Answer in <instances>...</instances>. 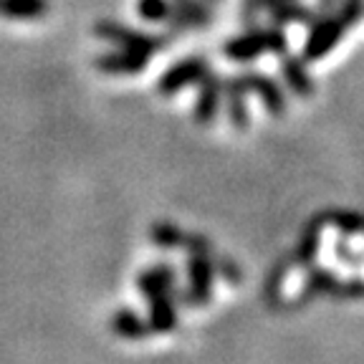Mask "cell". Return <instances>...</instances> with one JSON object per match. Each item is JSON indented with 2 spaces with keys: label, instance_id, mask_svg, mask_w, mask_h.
I'll list each match as a JSON object with an SVG mask.
<instances>
[{
  "label": "cell",
  "instance_id": "obj_13",
  "mask_svg": "<svg viewBox=\"0 0 364 364\" xmlns=\"http://www.w3.org/2000/svg\"><path fill=\"white\" fill-rule=\"evenodd\" d=\"M149 301V316L147 324L149 331H157V334H167L177 326V309H175V296L172 294H157Z\"/></svg>",
  "mask_w": 364,
  "mask_h": 364
},
{
  "label": "cell",
  "instance_id": "obj_12",
  "mask_svg": "<svg viewBox=\"0 0 364 364\" xmlns=\"http://www.w3.org/2000/svg\"><path fill=\"white\" fill-rule=\"evenodd\" d=\"M268 13H271L273 26H281V28L284 26H309L318 18L316 8L304 6L299 0H281L273 8H268Z\"/></svg>",
  "mask_w": 364,
  "mask_h": 364
},
{
  "label": "cell",
  "instance_id": "obj_18",
  "mask_svg": "<svg viewBox=\"0 0 364 364\" xmlns=\"http://www.w3.org/2000/svg\"><path fill=\"white\" fill-rule=\"evenodd\" d=\"M182 230L172 223H154L152 230H149V238L157 248L170 250V248H180L182 245Z\"/></svg>",
  "mask_w": 364,
  "mask_h": 364
},
{
  "label": "cell",
  "instance_id": "obj_19",
  "mask_svg": "<svg viewBox=\"0 0 364 364\" xmlns=\"http://www.w3.org/2000/svg\"><path fill=\"white\" fill-rule=\"evenodd\" d=\"M318 245H321V238H318V225H311L306 233H304L301 245H299V250H296V261L301 263V266H309V263L316 258Z\"/></svg>",
  "mask_w": 364,
  "mask_h": 364
},
{
  "label": "cell",
  "instance_id": "obj_20",
  "mask_svg": "<svg viewBox=\"0 0 364 364\" xmlns=\"http://www.w3.org/2000/svg\"><path fill=\"white\" fill-rule=\"evenodd\" d=\"M326 220L334 228H339L341 233L354 235V233H364V218L354 215V213H331Z\"/></svg>",
  "mask_w": 364,
  "mask_h": 364
},
{
  "label": "cell",
  "instance_id": "obj_7",
  "mask_svg": "<svg viewBox=\"0 0 364 364\" xmlns=\"http://www.w3.org/2000/svg\"><path fill=\"white\" fill-rule=\"evenodd\" d=\"M240 81L248 89V94H256L261 99L268 114H273V117L286 114V94L273 76L261 74V71H245V74H240Z\"/></svg>",
  "mask_w": 364,
  "mask_h": 364
},
{
  "label": "cell",
  "instance_id": "obj_5",
  "mask_svg": "<svg viewBox=\"0 0 364 364\" xmlns=\"http://www.w3.org/2000/svg\"><path fill=\"white\" fill-rule=\"evenodd\" d=\"M210 71V61L205 56H188L182 61L172 63L165 74L157 79V91L162 97H175L177 91L195 86L205 74Z\"/></svg>",
  "mask_w": 364,
  "mask_h": 364
},
{
  "label": "cell",
  "instance_id": "obj_17",
  "mask_svg": "<svg viewBox=\"0 0 364 364\" xmlns=\"http://www.w3.org/2000/svg\"><path fill=\"white\" fill-rule=\"evenodd\" d=\"M306 289H309V294H318V291L336 294V291H339V279H336V273L329 271V268H314L311 263H309Z\"/></svg>",
  "mask_w": 364,
  "mask_h": 364
},
{
  "label": "cell",
  "instance_id": "obj_21",
  "mask_svg": "<svg viewBox=\"0 0 364 364\" xmlns=\"http://www.w3.org/2000/svg\"><path fill=\"white\" fill-rule=\"evenodd\" d=\"M334 253L341 258V261H347L349 266H362V256H359V253H352V250H349L347 245L341 243V240L334 245Z\"/></svg>",
  "mask_w": 364,
  "mask_h": 364
},
{
  "label": "cell",
  "instance_id": "obj_2",
  "mask_svg": "<svg viewBox=\"0 0 364 364\" xmlns=\"http://www.w3.org/2000/svg\"><path fill=\"white\" fill-rule=\"evenodd\" d=\"M347 31H349V23L336 11L321 13L316 21L309 23V33H306V41H304L301 56L306 58V61H318V58L329 56Z\"/></svg>",
  "mask_w": 364,
  "mask_h": 364
},
{
  "label": "cell",
  "instance_id": "obj_6",
  "mask_svg": "<svg viewBox=\"0 0 364 364\" xmlns=\"http://www.w3.org/2000/svg\"><path fill=\"white\" fill-rule=\"evenodd\" d=\"M195 86H198V97H195L193 117L200 127H210L223 107V76L210 68Z\"/></svg>",
  "mask_w": 364,
  "mask_h": 364
},
{
  "label": "cell",
  "instance_id": "obj_16",
  "mask_svg": "<svg viewBox=\"0 0 364 364\" xmlns=\"http://www.w3.org/2000/svg\"><path fill=\"white\" fill-rule=\"evenodd\" d=\"M175 13V0H136V16L147 23H167Z\"/></svg>",
  "mask_w": 364,
  "mask_h": 364
},
{
  "label": "cell",
  "instance_id": "obj_3",
  "mask_svg": "<svg viewBox=\"0 0 364 364\" xmlns=\"http://www.w3.org/2000/svg\"><path fill=\"white\" fill-rule=\"evenodd\" d=\"M94 33L99 36L107 43H114L117 48H132V51H142L147 56L162 51L170 46V33L154 36V33H144V31L129 28V26H122L117 21H99L94 26Z\"/></svg>",
  "mask_w": 364,
  "mask_h": 364
},
{
  "label": "cell",
  "instance_id": "obj_8",
  "mask_svg": "<svg viewBox=\"0 0 364 364\" xmlns=\"http://www.w3.org/2000/svg\"><path fill=\"white\" fill-rule=\"evenodd\" d=\"M136 291L144 299H152L157 294H172L175 299H185V291L177 289V273L167 263H154L152 268L136 276Z\"/></svg>",
  "mask_w": 364,
  "mask_h": 364
},
{
  "label": "cell",
  "instance_id": "obj_15",
  "mask_svg": "<svg viewBox=\"0 0 364 364\" xmlns=\"http://www.w3.org/2000/svg\"><path fill=\"white\" fill-rule=\"evenodd\" d=\"M48 13V0H0V16L11 21H36Z\"/></svg>",
  "mask_w": 364,
  "mask_h": 364
},
{
  "label": "cell",
  "instance_id": "obj_10",
  "mask_svg": "<svg viewBox=\"0 0 364 364\" xmlns=\"http://www.w3.org/2000/svg\"><path fill=\"white\" fill-rule=\"evenodd\" d=\"M149 63V56L142 51H132V48H117V51L102 53L94 58V66L104 74H139Z\"/></svg>",
  "mask_w": 364,
  "mask_h": 364
},
{
  "label": "cell",
  "instance_id": "obj_4",
  "mask_svg": "<svg viewBox=\"0 0 364 364\" xmlns=\"http://www.w3.org/2000/svg\"><path fill=\"white\" fill-rule=\"evenodd\" d=\"M215 253H198V250H190L188 258V281L190 289L185 291V299L182 301L188 306H205L213 296V279H215Z\"/></svg>",
  "mask_w": 364,
  "mask_h": 364
},
{
  "label": "cell",
  "instance_id": "obj_14",
  "mask_svg": "<svg viewBox=\"0 0 364 364\" xmlns=\"http://www.w3.org/2000/svg\"><path fill=\"white\" fill-rule=\"evenodd\" d=\"M112 331L122 339H144L149 334V324L134 309H119L112 316Z\"/></svg>",
  "mask_w": 364,
  "mask_h": 364
},
{
  "label": "cell",
  "instance_id": "obj_9",
  "mask_svg": "<svg viewBox=\"0 0 364 364\" xmlns=\"http://www.w3.org/2000/svg\"><path fill=\"white\" fill-rule=\"evenodd\" d=\"M248 89L243 86L240 76H223V107H225L228 122L233 124V129H245L250 122L248 112Z\"/></svg>",
  "mask_w": 364,
  "mask_h": 364
},
{
  "label": "cell",
  "instance_id": "obj_1",
  "mask_svg": "<svg viewBox=\"0 0 364 364\" xmlns=\"http://www.w3.org/2000/svg\"><path fill=\"white\" fill-rule=\"evenodd\" d=\"M289 51V36L281 26L271 28H253L248 33H240L228 38L223 43V56L235 63H248L263 53H284Z\"/></svg>",
  "mask_w": 364,
  "mask_h": 364
},
{
  "label": "cell",
  "instance_id": "obj_11",
  "mask_svg": "<svg viewBox=\"0 0 364 364\" xmlns=\"http://www.w3.org/2000/svg\"><path fill=\"white\" fill-rule=\"evenodd\" d=\"M279 56H281V61H279L281 76H284L289 91H294L296 97H301V99L311 97L314 94V79H311V74H309L306 58L294 56V53H289V51L279 53Z\"/></svg>",
  "mask_w": 364,
  "mask_h": 364
},
{
  "label": "cell",
  "instance_id": "obj_23",
  "mask_svg": "<svg viewBox=\"0 0 364 364\" xmlns=\"http://www.w3.org/2000/svg\"><path fill=\"white\" fill-rule=\"evenodd\" d=\"M208 3H218V0H208Z\"/></svg>",
  "mask_w": 364,
  "mask_h": 364
},
{
  "label": "cell",
  "instance_id": "obj_22",
  "mask_svg": "<svg viewBox=\"0 0 364 364\" xmlns=\"http://www.w3.org/2000/svg\"><path fill=\"white\" fill-rule=\"evenodd\" d=\"M336 6H339V0H316V13L318 16L321 13H331Z\"/></svg>",
  "mask_w": 364,
  "mask_h": 364
}]
</instances>
